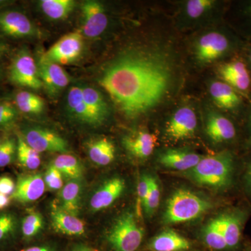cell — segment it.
Segmentation results:
<instances>
[{
    "label": "cell",
    "mask_w": 251,
    "mask_h": 251,
    "mask_svg": "<svg viewBox=\"0 0 251 251\" xmlns=\"http://www.w3.org/2000/svg\"><path fill=\"white\" fill-rule=\"evenodd\" d=\"M173 70L161 50L130 49L105 67L99 83L122 113L135 118L161 103L171 88Z\"/></svg>",
    "instance_id": "cell-1"
},
{
    "label": "cell",
    "mask_w": 251,
    "mask_h": 251,
    "mask_svg": "<svg viewBox=\"0 0 251 251\" xmlns=\"http://www.w3.org/2000/svg\"><path fill=\"white\" fill-rule=\"evenodd\" d=\"M234 173V158L229 151L203 157L192 169L179 173L180 176L216 191H224L232 186Z\"/></svg>",
    "instance_id": "cell-2"
},
{
    "label": "cell",
    "mask_w": 251,
    "mask_h": 251,
    "mask_svg": "<svg viewBox=\"0 0 251 251\" xmlns=\"http://www.w3.org/2000/svg\"><path fill=\"white\" fill-rule=\"evenodd\" d=\"M212 207V204L192 191L179 188L167 202L163 221L168 225L181 224L201 217Z\"/></svg>",
    "instance_id": "cell-3"
},
{
    "label": "cell",
    "mask_w": 251,
    "mask_h": 251,
    "mask_svg": "<svg viewBox=\"0 0 251 251\" xmlns=\"http://www.w3.org/2000/svg\"><path fill=\"white\" fill-rule=\"evenodd\" d=\"M144 237V230L134 214L126 212L114 223L107 236L115 251H136Z\"/></svg>",
    "instance_id": "cell-4"
},
{
    "label": "cell",
    "mask_w": 251,
    "mask_h": 251,
    "mask_svg": "<svg viewBox=\"0 0 251 251\" xmlns=\"http://www.w3.org/2000/svg\"><path fill=\"white\" fill-rule=\"evenodd\" d=\"M9 80L15 85L39 90L43 87L35 60L26 48L15 54L9 71Z\"/></svg>",
    "instance_id": "cell-5"
},
{
    "label": "cell",
    "mask_w": 251,
    "mask_h": 251,
    "mask_svg": "<svg viewBox=\"0 0 251 251\" xmlns=\"http://www.w3.org/2000/svg\"><path fill=\"white\" fill-rule=\"evenodd\" d=\"M83 49V39L80 32L66 34L41 56L40 61L67 64L80 57Z\"/></svg>",
    "instance_id": "cell-6"
},
{
    "label": "cell",
    "mask_w": 251,
    "mask_h": 251,
    "mask_svg": "<svg viewBox=\"0 0 251 251\" xmlns=\"http://www.w3.org/2000/svg\"><path fill=\"white\" fill-rule=\"evenodd\" d=\"M21 135L31 148L39 153H66L69 151V145L62 137L46 128L25 127Z\"/></svg>",
    "instance_id": "cell-7"
},
{
    "label": "cell",
    "mask_w": 251,
    "mask_h": 251,
    "mask_svg": "<svg viewBox=\"0 0 251 251\" xmlns=\"http://www.w3.org/2000/svg\"><path fill=\"white\" fill-rule=\"evenodd\" d=\"M0 34L12 39H27L38 35L37 28L21 11L0 9Z\"/></svg>",
    "instance_id": "cell-8"
},
{
    "label": "cell",
    "mask_w": 251,
    "mask_h": 251,
    "mask_svg": "<svg viewBox=\"0 0 251 251\" xmlns=\"http://www.w3.org/2000/svg\"><path fill=\"white\" fill-rule=\"evenodd\" d=\"M230 42L224 34L211 31L201 36L196 46V57L201 63L214 62L229 50Z\"/></svg>",
    "instance_id": "cell-9"
},
{
    "label": "cell",
    "mask_w": 251,
    "mask_h": 251,
    "mask_svg": "<svg viewBox=\"0 0 251 251\" xmlns=\"http://www.w3.org/2000/svg\"><path fill=\"white\" fill-rule=\"evenodd\" d=\"M82 14V32L88 38L101 35L108 24V18L101 3L87 0L81 5Z\"/></svg>",
    "instance_id": "cell-10"
},
{
    "label": "cell",
    "mask_w": 251,
    "mask_h": 251,
    "mask_svg": "<svg viewBox=\"0 0 251 251\" xmlns=\"http://www.w3.org/2000/svg\"><path fill=\"white\" fill-rule=\"evenodd\" d=\"M196 113L189 107L178 109L167 125L166 133L172 140H179L191 138L197 128Z\"/></svg>",
    "instance_id": "cell-11"
},
{
    "label": "cell",
    "mask_w": 251,
    "mask_h": 251,
    "mask_svg": "<svg viewBox=\"0 0 251 251\" xmlns=\"http://www.w3.org/2000/svg\"><path fill=\"white\" fill-rule=\"evenodd\" d=\"M39 76L49 96L57 97L70 83V77L59 64L39 61Z\"/></svg>",
    "instance_id": "cell-12"
},
{
    "label": "cell",
    "mask_w": 251,
    "mask_h": 251,
    "mask_svg": "<svg viewBox=\"0 0 251 251\" xmlns=\"http://www.w3.org/2000/svg\"><path fill=\"white\" fill-rule=\"evenodd\" d=\"M45 189V181L41 175H23L18 176L16 189L10 197L20 203L32 202L44 195Z\"/></svg>",
    "instance_id": "cell-13"
},
{
    "label": "cell",
    "mask_w": 251,
    "mask_h": 251,
    "mask_svg": "<svg viewBox=\"0 0 251 251\" xmlns=\"http://www.w3.org/2000/svg\"><path fill=\"white\" fill-rule=\"evenodd\" d=\"M245 217L246 214L242 211L234 210L214 219L224 234L228 251L235 250L239 247Z\"/></svg>",
    "instance_id": "cell-14"
},
{
    "label": "cell",
    "mask_w": 251,
    "mask_h": 251,
    "mask_svg": "<svg viewBox=\"0 0 251 251\" xmlns=\"http://www.w3.org/2000/svg\"><path fill=\"white\" fill-rule=\"evenodd\" d=\"M125 181L120 177L105 181L91 198L90 206L94 211L106 209L113 204L125 191Z\"/></svg>",
    "instance_id": "cell-15"
},
{
    "label": "cell",
    "mask_w": 251,
    "mask_h": 251,
    "mask_svg": "<svg viewBox=\"0 0 251 251\" xmlns=\"http://www.w3.org/2000/svg\"><path fill=\"white\" fill-rule=\"evenodd\" d=\"M203 157L186 150H168L158 157V163L165 168L182 173L194 168Z\"/></svg>",
    "instance_id": "cell-16"
},
{
    "label": "cell",
    "mask_w": 251,
    "mask_h": 251,
    "mask_svg": "<svg viewBox=\"0 0 251 251\" xmlns=\"http://www.w3.org/2000/svg\"><path fill=\"white\" fill-rule=\"evenodd\" d=\"M156 137L145 130H138L126 136L123 145L130 155L139 159L151 156L154 150Z\"/></svg>",
    "instance_id": "cell-17"
},
{
    "label": "cell",
    "mask_w": 251,
    "mask_h": 251,
    "mask_svg": "<svg viewBox=\"0 0 251 251\" xmlns=\"http://www.w3.org/2000/svg\"><path fill=\"white\" fill-rule=\"evenodd\" d=\"M206 133L214 143H221L234 139L236 128L229 119L216 112L208 115Z\"/></svg>",
    "instance_id": "cell-18"
},
{
    "label": "cell",
    "mask_w": 251,
    "mask_h": 251,
    "mask_svg": "<svg viewBox=\"0 0 251 251\" xmlns=\"http://www.w3.org/2000/svg\"><path fill=\"white\" fill-rule=\"evenodd\" d=\"M67 109L73 118L85 125L99 126L84 100L82 87L73 86L67 94Z\"/></svg>",
    "instance_id": "cell-19"
},
{
    "label": "cell",
    "mask_w": 251,
    "mask_h": 251,
    "mask_svg": "<svg viewBox=\"0 0 251 251\" xmlns=\"http://www.w3.org/2000/svg\"><path fill=\"white\" fill-rule=\"evenodd\" d=\"M52 226L59 233L68 236H80L85 234V225L77 216L72 215L61 208H53L51 212Z\"/></svg>",
    "instance_id": "cell-20"
},
{
    "label": "cell",
    "mask_w": 251,
    "mask_h": 251,
    "mask_svg": "<svg viewBox=\"0 0 251 251\" xmlns=\"http://www.w3.org/2000/svg\"><path fill=\"white\" fill-rule=\"evenodd\" d=\"M209 93L216 105L225 110L237 108L242 102L235 90L226 82L220 81L211 82Z\"/></svg>",
    "instance_id": "cell-21"
},
{
    "label": "cell",
    "mask_w": 251,
    "mask_h": 251,
    "mask_svg": "<svg viewBox=\"0 0 251 251\" xmlns=\"http://www.w3.org/2000/svg\"><path fill=\"white\" fill-rule=\"evenodd\" d=\"M191 242L175 231L166 230L156 236L149 244L153 251H183L188 250Z\"/></svg>",
    "instance_id": "cell-22"
},
{
    "label": "cell",
    "mask_w": 251,
    "mask_h": 251,
    "mask_svg": "<svg viewBox=\"0 0 251 251\" xmlns=\"http://www.w3.org/2000/svg\"><path fill=\"white\" fill-rule=\"evenodd\" d=\"M84 100L90 109L99 126L107 120L109 115V107L103 94L98 90L90 86L82 87Z\"/></svg>",
    "instance_id": "cell-23"
},
{
    "label": "cell",
    "mask_w": 251,
    "mask_h": 251,
    "mask_svg": "<svg viewBox=\"0 0 251 251\" xmlns=\"http://www.w3.org/2000/svg\"><path fill=\"white\" fill-rule=\"evenodd\" d=\"M90 159L99 166H108L115 159L114 144L106 138H97L87 143Z\"/></svg>",
    "instance_id": "cell-24"
},
{
    "label": "cell",
    "mask_w": 251,
    "mask_h": 251,
    "mask_svg": "<svg viewBox=\"0 0 251 251\" xmlns=\"http://www.w3.org/2000/svg\"><path fill=\"white\" fill-rule=\"evenodd\" d=\"M14 100L18 111L26 115H39L45 109V100L28 91H19L15 95Z\"/></svg>",
    "instance_id": "cell-25"
},
{
    "label": "cell",
    "mask_w": 251,
    "mask_h": 251,
    "mask_svg": "<svg viewBox=\"0 0 251 251\" xmlns=\"http://www.w3.org/2000/svg\"><path fill=\"white\" fill-rule=\"evenodd\" d=\"M80 185L71 181L65 185L61 193V209L72 215L77 216L80 211Z\"/></svg>",
    "instance_id": "cell-26"
},
{
    "label": "cell",
    "mask_w": 251,
    "mask_h": 251,
    "mask_svg": "<svg viewBox=\"0 0 251 251\" xmlns=\"http://www.w3.org/2000/svg\"><path fill=\"white\" fill-rule=\"evenodd\" d=\"M41 9L44 14L54 21L67 18L75 7L72 0H42Z\"/></svg>",
    "instance_id": "cell-27"
},
{
    "label": "cell",
    "mask_w": 251,
    "mask_h": 251,
    "mask_svg": "<svg viewBox=\"0 0 251 251\" xmlns=\"http://www.w3.org/2000/svg\"><path fill=\"white\" fill-rule=\"evenodd\" d=\"M63 176L67 179L77 180L82 177V167L78 159L73 155L63 153L59 155L52 163Z\"/></svg>",
    "instance_id": "cell-28"
},
{
    "label": "cell",
    "mask_w": 251,
    "mask_h": 251,
    "mask_svg": "<svg viewBox=\"0 0 251 251\" xmlns=\"http://www.w3.org/2000/svg\"><path fill=\"white\" fill-rule=\"evenodd\" d=\"M16 156L20 165L26 169L34 171L40 166V154L31 148L21 135H18Z\"/></svg>",
    "instance_id": "cell-29"
},
{
    "label": "cell",
    "mask_w": 251,
    "mask_h": 251,
    "mask_svg": "<svg viewBox=\"0 0 251 251\" xmlns=\"http://www.w3.org/2000/svg\"><path fill=\"white\" fill-rule=\"evenodd\" d=\"M203 239L208 247L214 251H228L222 231L215 219L211 220L203 230Z\"/></svg>",
    "instance_id": "cell-30"
},
{
    "label": "cell",
    "mask_w": 251,
    "mask_h": 251,
    "mask_svg": "<svg viewBox=\"0 0 251 251\" xmlns=\"http://www.w3.org/2000/svg\"><path fill=\"white\" fill-rule=\"evenodd\" d=\"M44 226L42 216L35 211H28L22 220L21 232L23 237L29 239L40 232Z\"/></svg>",
    "instance_id": "cell-31"
},
{
    "label": "cell",
    "mask_w": 251,
    "mask_h": 251,
    "mask_svg": "<svg viewBox=\"0 0 251 251\" xmlns=\"http://www.w3.org/2000/svg\"><path fill=\"white\" fill-rule=\"evenodd\" d=\"M18 221L14 214L0 213V243L11 239L17 228Z\"/></svg>",
    "instance_id": "cell-32"
},
{
    "label": "cell",
    "mask_w": 251,
    "mask_h": 251,
    "mask_svg": "<svg viewBox=\"0 0 251 251\" xmlns=\"http://www.w3.org/2000/svg\"><path fill=\"white\" fill-rule=\"evenodd\" d=\"M160 196L161 192L156 179L152 176H150V189L148 197L143 206L145 213L148 216L152 215L158 209L159 206Z\"/></svg>",
    "instance_id": "cell-33"
},
{
    "label": "cell",
    "mask_w": 251,
    "mask_h": 251,
    "mask_svg": "<svg viewBox=\"0 0 251 251\" xmlns=\"http://www.w3.org/2000/svg\"><path fill=\"white\" fill-rule=\"evenodd\" d=\"M18 110L9 101H0V129H5L14 125L17 120Z\"/></svg>",
    "instance_id": "cell-34"
},
{
    "label": "cell",
    "mask_w": 251,
    "mask_h": 251,
    "mask_svg": "<svg viewBox=\"0 0 251 251\" xmlns=\"http://www.w3.org/2000/svg\"><path fill=\"white\" fill-rule=\"evenodd\" d=\"M17 153V140L6 138L0 147V168L9 166L14 161Z\"/></svg>",
    "instance_id": "cell-35"
},
{
    "label": "cell",
    "mask_w": 251,
    "mask_h": 251,
    "mask_svg": "<svg viewBox=\"0 0 251 251\" xmlns=\"http://www.w3.org/2000/svg\"><path fill=\"white\" fill-rule=\"evenodd\" d=\"M215 2L213 0H190L186 3V14L191 18H200L212 9Z\"/></svg>",
    "instance_id": "cell-36"
},
{
    "label": "cell",
    "mask_w": 251,
    "mask_h": 251,
    "mask_svg": "<svg viewBox=\"0 0 251 251\" xmlns=\"http://www.w3.org/2000/svg\"><path fill=\"white\" fill-rule=\"evenodd\" d=\"M234 90L239 91H247L250 87L251 77L249 74L245 75H226L221 76Z\"/></svg>",
    "instance_id": "cell-37"
},
{
    "label": "cell",
    "mask_w": 251,
    "mask_h": 251,
    "mask_svg": "<svg viewBox=\"0 0 251 251\" xmlns=\"http://www.w3.org/2000/svg\"><path fill=\"white\" fill-rule=\"evenodd\" d=\"M63 176L60 172L52 166L48 168L45 175V184L51 190H59L63 186Z\"/></svg>",
    "instance_id": "cell-38"
},
{
    "label": "cell",
    "mask_w": 251,
    "mask_h": 251,
    "mask_svg": "<svg viewBox=\"0 0 251 251\" xmlns=\"http://www.w3.org/2000/svg\"><path fill=\"white\" fill-rule=\"evenodd\" d=\"M219 71L221 76L225 75H245L249 74L245 64L241 61L226 63L220 67Z\"/></svg>",
    "instance_id": "cell-39"
},
{
    "label": "cell",
    "mask_w": 251,
    "mask_h": 251,
    "mask_svg": "<svg viewBox=\"0 0 251 251\" xmlns=\"http://www.w3.org/2000/svg\"><path fill=\"white\" fill-rule=\"evenodd\" d=\"M16 189V182L7 176H0V193L11 196Z\"/></svg>",
    "instance_id": "cell-40"
},
{
    "label": "cell",
    "mask_w": 251,
    "mask_h": 251,
    "mask_svg": "<svg viewBox=\"0 0 251 251\" xmlns=\"http://www.w3.org/2000/svg\"><path fill=\"white\" fill-rule=\"evenodd\" d=\"M150 189V176H143L138 185V196L139 202L143 206Z\"/></svg>",
    "instance_id": "cell-41"
},
{
    "label": "cell",
    "mask_w": 251,
    "mask_h": 251,
    "mask_svg": "<svg viewBox=\"0 0 251 251\" xmlns=\"http://www.w3.org/2000/svg\"><path fill=\"white\" fill-rule=\"evenodd\" d=\"M244 186L247 193L251 196V161L248 164L244 176Z\"/></svg>",
    "instance_id": "cell-42"
},
{
    "label": "cell",
    "mask_w": 251,
    "mask_h": 251,
    "mask_svg": "<svg viewBox=\"0 0 251 251\" xmlns=\"http://www.w3.org/2000/svg\"><path fill=\"white\" fill-rule=\"evenodd\" d=\"M11 197L0 193V211L5 210L11 204Z\"/></svg>",
    "instance_id": "cell-43"
},
{
    "label": "cell",
    "mask_w": 251,
    "mask_h": 251,
    "mask_svg": "<svg viewBox=\"0 0 251 251\" xmlns=\"http://www.w3.org/2000/svg\"><path fill=\"white\" fill-rule=\"evenodd\" d=\"M9 46L6 43L0 39V57L9 53Z\"/></svg>",
    "instance_id": "cell-44"
},
{
    "label": "cell",
    "mask_w": 251,
    "mask_h": 251,
    "mask_svg": "<svg viewBox=\"0 0 251 251\" xmlns=\"http://www.w3.org/2000/svg\"><path fill=\"white\" fill-rule=\"evenodd\" d=\"M21 251H51L49 248L46 247H32L27 248Z\"/></svg>",
    "instance_id": "cell-45"
},
{
    "label": "cell",
    "mask_w": 251,
    "mask_h": 251,
    "mask_svg": "<svg viewBox=\"0 0 251 251\" xmlns=\"http://www.w3.org/2000/svg\"><path fill=\"white\" fill-rule=\"evenodd\" d=\"M73 251H92L91 249H89V248L85 247H79L75 248L74 250Z\"/></svg>",
    "instance_id": "cell-46"
},
{
    "label": "cell",
    "mask_w": 251,
    "mask_h": 251,
    "mask_svg": "<svg viewBox=\"0 0 251 251\" xmlns=\"http://www.w3.org/2000/svg\"><path fill=\"white\" fill-rule=\"evenodd\" d=\"M8 1H0V6H4V5L7 4Z\"/></svg>",
    "instance_id": "cell-47"
},
{
    "label": "cell",
    "mask_w": 251,
    "mask_h": 251,
    "mask_svg": "<svg viewBox=\"0 0 251 251\" xmlns=\"http://www.w3.org/2000/svg\"><path fill=\"white\" fill-rule=\"evenodd\" d=\"M249 128H250V130L251 132V110L250 117H249Z\"/></svg>",
    "instance_id": "cell-48"
},
{
    "label": "cell",
    "mask_w": 251,
    "mask_h": 251,
    "mask_svg": "<svg viewBox=\"0 0 251 251\" xmlns=\"http://www.w3.org/2000/svg\"><path fill=\"white\" fill-rule=\"evenodd\" d=\"M247 145L248 146L250 147V148H251V138H249V140H248Z\"/></svg>",
    "instance_id": "cell-49"
},
{
    "label": "cell",
    "mask_w": 251,
    "mask_h": 251,
    "mask_svg": "<svg viewBox=\"0 0 251 251\" xmlns=\"http://www.w3.org/2000/svg\"><path fill=\"white\" fill-rule=\"evenodd\" d=\"M248 11H249V14L251 16V3L249 4V7H248Z\"/></svg>",
    "instance_id": "cell-50"
},
{
    "label": "cell",
    "mask_w": 251,
    "mask_h": 251,
    "mask_svg": "<svg viewBox=\"0 0 251 251\" xmlns=\"http://www.w3.org/2000/svg\"><path fill=\"white\" fill-rule=\"evenodd\" d=\"M245 251H251V247H247L246 248Z\"/></svg>",
    "instance_id": "cell-51"
},
{
    "label": "cell",
    "mask_w": 251,
    "mask_h": 251,
    "mask_svg": "<svg viewBox=\"0 0 251 251\" xmlns=\"http://www.w3.org/2000/svg\"><path fill=\"white\" fill-rule=\"evenodd\" d=\"M1 77H2V72H1V69H0V80H1Z\"/></svg>",
    "instance_id": "cell-52"
},
{
    "label": "cell",
    "mask_w": 251,
    "mask_h": 251,
    "mask_svg": "<svg viewBox=\"0 0 251 251\" xmlns=\"http://www.w3.org/2000/svg\"><path fill=\"white\" fill-rule=\"evenodd\" d=\"M249 60H250V62H251V53H250V55H249Z\"/></svg>",
    "instance_id": "cell-53"
},
{
    "label": "cell",
    "mask_w": 251,
    "mask_h": 251,
    "mask_svg": "<svg viewBox=\"0 0 251 251\" xmlns=\"http://www.w3.org/2000/svg\"><path fill=\"white\" fill-rule=\"evenodd\" d=\"M1 142L0 141V147H1Z\"/></svg>",
    "instance_id": "cell-54"
}]
</instances>
